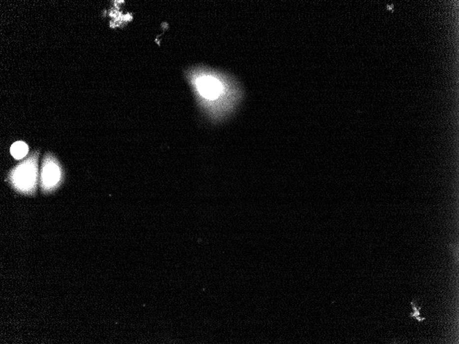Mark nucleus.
<instances>
[{
	"mask_svg": "<svg viewBox=\"0 0 459 344\" xmlns=\"http://www.w3.org/2000/svg\"><path fill=\"white\" fill-rule=\"evenodd\" d=\"M30 165H25L20 168L15 176V181L19 188L27 191L32 188L34 181V172Z\"/></svg>",
	"mask_w": 459,
	"mask_h": 344,
	"instance_id": "2",
	"label": "nucleus"
},
{
	"mask_svg": "<svg viewBox=\"0 0 459 344\" xmlns=\"http://www.w3.org/2000/svg\"><path fill=\"white\" fill-rule=\"evenodd\" d=\"M29 152V146L24 142H17L12 145L10 148V153L17 160L23 158L27 155Z\"/></svg>",
	"mask_w": 459,
	"mask_h": 344,
	"instance_id": "4",
	"label": "nucleus"
},
{
	"mask_svg": "<svg viewBox=\"0 0 459 344\" xmlns=\"http://www.w3.org/2000/svg\"><path fill=\"white\" fill-rule=\"evenodd\" d=\"M410 304H411L412 309V310L414 311V312L410 314L409 317L410 318H415V319H417L419 322H422V321L425 320L426 317H422V316H421L420 310L422 309V307H418L415 300H413L412 302H410Z\"/></svg>",
	"mask_w": 459,
	"mask_h": 344,
	"instance_id": "5",
	"label": "nucleus"
},
{
	"mask_svg": "<svg viewBox=\"0 0 459 344\" xmlns=\"http://www.w3.org/2000/svg\"><path fill=\"white\" fill-rule=\"evenodd\" d=\"M195 87L201 108L213 121L229 116L242 97L235 81L213 70L200 71L195 79Z\"/></svg>",
	"mask_w": 459,
	"mask_h": 344,
	"instance_id": "1",
	"label": "nucleus"
},
{
	"mask_svg": "<svg viewBox=\"0 0 459 344\" xmlns=\"http://www.w3.org/2000/svg\"><path fill=\"white\" fill-rule=\"evenodd\" d=\"M60 174L58 167L55 164H51L45 167L43 172L44 182L48 187H51L57 184L59 179Z\"/></svg>",
	"mask_w": 459,
	"mask_h": 344,
	"instance_id": "3",
	"label": "nucleus"
}]
</instances>
